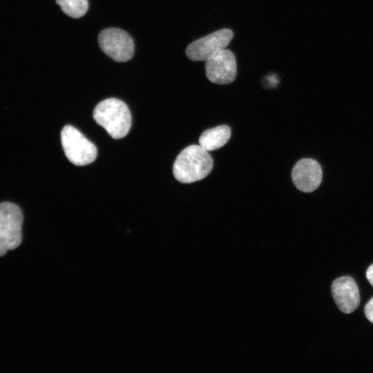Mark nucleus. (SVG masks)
Returning <instances> with one entry per match:
<instances>
[{"label": "nucleus", "mask_w": 373, "mask_h": 373, "mask_svg": "<svg viewBox=\"0 0 373 373\" xmlns=\"http://www.w3.org/2000/svg\"><path fill=\"white\" fill-rule=\"evenodd\" d=\"M213 165V159L208 151L200 146L191 145L176 157L173 173L180 182L191 183L207 176Z\"/></svg>", "instance_id": "obj_1"}, {"label": "nucleus", "mask_w": 373, "mask_h": 373, "mask_svg": "<svg viewBox=\"0 0 373 373\" xmlns=\"http://www.w3.org/2000/svg\"><path fill=\"white\" fill-rule=\"evenodd\" d=\"M93 115L95 121L114 139L125 137L131 126V115L127 105L116 98L99 102Z\"/></svg>", "instance_id": "obj_2"}, {"label": "nucleus", "mask_w": 373, "mask_h": 373, "mask_svg": "<svg viewBox=\"0 0 373 373\" xmlns=\"http://www.w3.org/2000/svg\"><path fill=\"white\" fill-rule=\"evenodd\" d=\"M23 214L20 208L11 202L0 203V257L21 243Z\"/></svg>", "instance_id": "obj_3"}, {"label": "nucleus", "mask_w": 373, "mask_h": 373, "mask_svg": "<svg viewBox=\"0 0 373 373\" xmlns=\"http://www.w3.org/2000/svg\"><path fill=\"white\" fill-rule=\"evenodd\" d=\"M61 142L66 157L75 165H86L96 159L97 150L95 144L73 126L66 125L62 128Z\"/></svg>", "instance_id": "obj_4"}, {"label": "nucleus", "mask_w": 373, "mask_h": 373, "mask_svg": "<svg viewBox=\"0 0 373 373\" xmlns=\"http://www.w3.org/2000/svg\"><path fill=\"white\" fill-rule=\"evenodd\" d=\"M98 43L102 51L113 60L125 62L130 60L135 52L134 42L124 30L109 28L98 35Z\"/></svg>", "instance_id": "obj_5"}, {"label": "nucleus", "mask_w": 373, "mask_h": 373, "mask_svg": "<svg viewBox=\"0 0 373 373\" xmlns=\"http://www.w3.org/2000/svg\"><path fill=\"white\" fill-rule=\"evenodd\" d=\"M233 37V32L224 28L191 43L186 49L187 57L194 61H207L226 48Z\"/></svg>", "instance_id": "obj_6"}, {"label": "nucleus", "mask_w": 373, "mask_h": 373, "mask_svg": "<svg viewBox=\"0 0 373 373\" xmlns=\"http://www.w3.org/2000/svg\"><path fill=\"white\" fill-rule=\"evenodd\" d=\"M205 71L207 77L213 84L224 85L233 82L237 74L233 53L226 48L220 51L206 61Z\"/></svg>", "instance_id": "obj_7"}, {"label": "nucleus", "mask_w": 373, "mask_h": 373, "mask_svg": "<svg viewBox=\"0 0 373 373\" xmlns=\"http://www.w3.org/2000/svg\"><path fill=\"white\" fill-rule=\"evenodd\" d=\"M291 178L295 186L303 192H312L321 183L323 171L320 164L314 159L303 158L294 165Z\"/></svg>", "instance_id": "obj_8"}, {"label": "nucleus", "mask_w": 373, "mask_h": 373, "mask_svg": "<svg viewBox=\"0 0 373 373\" xmlns=\"http://www.w3.org/2000/svg\"><path fill=\"white\" fill-rule=\"evenodd\" d=\"M331 290L334 302L342 312L350 314L358 307L359 290L352 277L345 276L335 279L332 282Z\"/></svg>", "instance_id": "obj_9"}, {"label": "nucleus", "mask_w": 373, "mask_h": 373, "mask_svg": "<svg viewBox=\"0 0 373 373\" xmlns=\"http://www.w3.org/2000/svg\"><path fill=\"white\" fill-rule=\"evenodd\" d=\"M231 137V128L220 125L204 131L199 138L200 146L207 151H214L223 146Z\"/></svg>", "instance_id": "obj_10"}, {"label": "nucleus", "mask_w": 373, "mask_h": 373, "mask_svg": "<svg viewBox=\"0 0 373 373\" xmlns=\"http://www.w3.org/2000/svg\"><path fill=\"white\" fill-rule=\"evenodd\" d=\"M62 11L73 18H79L84 15L88 8L87 0H56Z\"/></svg>", "instance_id": "obj_11"}, {"label": "nucleus", "mask_w": 373, "mask_h": 373, "mask_svg": "<svg viewBox=\"0 0 373 373\" xmlns=\"http://www.w3.org/2000/svg\"><path fill=\"white\" fill-rule=\"evenodd\" d=\"M364 313L366 318L373 323V297L365 305Z\"/></svg>", "instance_id": "obj_12"}, {"label": "nucleus", "mask_w": 373, "mask_h": 373, "mask_svg": "<svg viewBox=\"0 0 373 373\" xmlns=\"http://www.w3.org/2000/svg\"><path fill=\"white\" fill-rule=\"evenodd\" d=\"M366 278L371 285L373 287V264L370 265L366 271Z\"/></svg>", "instance_id": "obj_13"}]
</instances>
